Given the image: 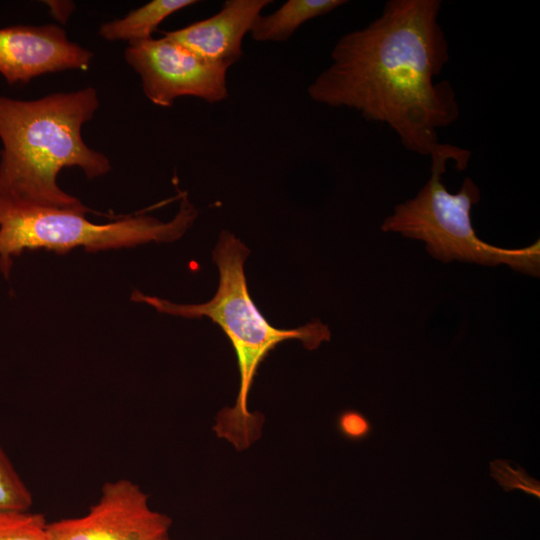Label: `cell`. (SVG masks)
<instances>
[{"label": "cell", "instance_id": "1", "mask_svg": "<svg viewBox=\"0 0 540 540\" xmlns=\"http://www.w3.org/2000/svg\"><path fill=\"white\" fill-rule=\"evenodd\" d=\"M440 0H389L363 28L339 38L309 97L387 125L403 147L430 157L439 131L460 116L456 91L438 81L450 60Z\"/></svg>", "mask_w": 540, "mask_h": 540}, {"label": "cell", "instance_id": "2", "mask_svg": "<svg viewBox=\"0 0 540 540\" xmlns=\"http://www.w3.org/2000/svg\"><path fill=\"white\" fill-rule=\"evenodd\" d=\"M99 107L93 87L35 100L0 96V196L32 204L88 209L57 184L65 167L93 179L111 170L109 159L87 146L83 125Z\"/></svg>", "mask_w": 540, "mask_h": 540}, {"label": "cell", "instance_id": "3", "mask_svg": "<svg viewBox=\"0 0 540 540\" xmlns=\"http://www.w3.org/2000/svg\"><path fill=\"white\" fill-rule=\"evenodd\" d=\"M249 249L229 231H222L213 251L219 271L218 289L206 303L176 304L155 296L134 291L131 299L151 305L158 312L184 318L208 317L220 326L234 348L240 387L236 403L221 411L215 432L238 450L248 448L259 436L261 420L248 410V394L260 363L279 343L298 339L308 350L329 341V327L315 320L294 329L271 325L250 297L244 263Z\"/></svg>", "mask_w": 540, "mask_h": 540}, {"label": "cell", "instance_id": "4", "mask_svg": "<svg viewBox=\"0 0 540 540\" xmlns=\"http://www.w3.org/2000/svg\"><path fill=\"white\" fill-rule=\"evenodd\" d=\"M471 152L442 143L430 156L431 174L417 195L395 206L384 219L383 232L421 240L426 250L442 262L453 260L488 266L506 264L512 269L539 276V241L525 248L507 249L482 241L472 226V207L480 200V189L469 177L457 193H450L442 176L449 161L459 171L467 168Z\"/></svg>", "mask_w": 540, "mask_h": 540}, {"label": "cell", "instance_id": "5", "mask_svg": "<svg viewBox=\"0 0 540 540\" xmlns=\"http://www.w3.org/2000/svg\"><path fill=\"white\" fill-rule=\"evenodd\" d=\"M173 219L163 222L148 215L130 216L105 224L88 220L89 209L43 206L0 196V270L9 276L12 259L25 250L66 253L77 247L101 251L149 242H171L192 226L198 211L180 192Z\"/></svg>", "mask_w": 540, "mask_h": 540}, {"label": "cell", "instance_id": "6", "mask_svg": "<svg viewBox=\"0 0 540 540\" xmlns=\"http://www.w3.org/2000/svg\"><path fill=\"white\" fill-rule=\"evenodd\" d=\"M124 57L140 76L145 96L157 106L170 107L182 96L208 103L228 97L229 66L207 61L165 36L130 43Z\"/></svg>", "mask_w": 540, "mask_h": 540}, {"label": "cell", "instance_id": "7", "mask_svg": "<svg viewBox=\"0 0 540 540\" xmlns=\"http://www.w3.org/2000/svg\"><path fill=\"white\" fill-rule=\"evenodd\" d=\"M148 498L131 480L107 482L84 516L48 524V540H157L168 535L172 520Z\"/></svg>", "mask_w": 540, "mask_h": 540}, {"label": "cell", "instance_id": "8", "mask_svg": "<svg viewBox=\"0 0 540 540\" xmlns=\"http://www.w3.org/2000/svg\"><path fill=\"white\" fill-rule=\"evenodd\" d=\"M93 52L70 41L56 25L0 28V74L9 85L64 70H86Z\"/></svg>", "mask_w": 540, "mask_h": 540}, {"label": "cell", "instance_id": "9", "mask_svg": "<svg viewBox=\"0 0 540 540\" xmlns=\"http://www.w3.org/2000/svg\"><path fill=\"white\" fill-rule=\"evenodd\" d=\"M271 0H226L213 16L163 35L197 56L232 66L243 55L242 41Z\"/></svg>", "mask_w": 540, "mask_h": 540}, {"label": "cell", "instance_id": "10", "mask_svg": "<svg viewBox=\"0 0 540 540\" xmlns=\"http://www.w3.org/2000/svg\"><path fill=\"white\" fill-rule=\"evenodd\" d=\"M346 3L345 0H288L273 13L260 15L250 30V36L259 42L285 41L305 22Z\"/></svg>", "mask_w": 540, "mask_h": 540}, {"label": "cell", "instance_id": "11", "mask_svg": "<svg viewBox=\"0 0 540 540\" xmlns=\"http://www.w3.org/2000/svg\"><path fill=\"white\" fill-rule=\"evenodd\" d=\"M196 3V0L150 1L130 11L124 18L103 23L99 36L107 41L126 40L129 44L148 40L167 17Z\"/></svg>", "mask_w": 540, "mask_h": 540}, {"label": "cell", "instance_id": "12", "mask_svg": "<svg viewBox=\"0 0 540 540\" xmlns=\"http://www.w3.org/2000/svg\"><path fill=\"white\" fill-rule=\"evenodd\" d=\"M45 517L29 511H0V540H48Z\"/></svg>", "mask_w": 540, "mask_h": 540}, {"label": "cell", "instance_id": "13", "mask_svg": "<svg viewBox=\"0 0 540 540\" xmlns=\"http://www.w3.org/2000/svg\"><path fill=\"white\" fill-rule=\"evenodd\" d=\"M32 494L0 446V511H28Z\"/></svg>", "mask_w": 540, "mask_h": 540}, {"label": "cell", "instance_id": "14", "mask_svg": "<svg viewBox=\"0 0 540 540\" xmlns=\"http://www.w3.org/2000/svg\"><path fill=\"white\" fill-rule=\"evenodd\" d=\"M491 476L498 481L505 491L522 489L527 493L540 496L539 482L531 478L524 469H512L507 461L496 460L490 464Z\"/></svg>", "mask_w": 540, "mask_h": 540}, {"label": "cell", "instance_id": "15", "mask_svg": "<svg viewBox=\"0 0 540 540\" xmlns=\"http://www.w3.org/2000/svg\"><path fill=\"white\" fill-rule=\"evenodd\" d=\"M341 427L349 436H361L367 432L368 425L359 414L349 413L341 418Z\"/></svg>", "mask_w": 540, "mask_h": 540}, {"label": "cell", "instance_id": "16", "mask_svg": "<svg viewBox=\"0 0 540 540\" xmlns=\"http://www.w3.org/2000/svg\"><path fill=\"white\" fill-rule=\"evenodd\" d=\"M54 18L59 22L65 23L72 14L75 4L71 1H45L44 2Z\"/></svg>", "mask_w": 540, "mask_h": 540}, {"label": "cell", "instance_id": "17", "mask_svg": "<svg viewBox=\"0 0 540 540\" xmlns=\"http://www.w3.org/2000/svg\"><path fill=\"white\" fill-rule=\"evenodd\" d=\"M157 540H170V538H169L168 535H166V536H163V537H161V538H159Z\"/></svg>", "mask_w": 540, "mask_h": 540}]
</instances>
